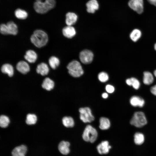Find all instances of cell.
I'll use <instances>...</instances> for the list:
<instances>
[{"mask_svg":"<svg viewBox=\"0 0 156 156\" xmlns=\"http://www.w3.org/2000/svg\"><path fill=\"white\" fill-rule=\"evenodd\" d=\"M98 78L101 82H105L108 80L109 76L105 72H101L99 74Z\"/></svg>","mask_w":156,"mask_h":156,"instance_id":"4dcf8cb0","label":"cell"},{"mask_svg":"<svg viewBox=\"0 0 156 156\" xmlns=\"http://www.w3.org/2000/svg\"><path fill=\"white\" fill-rule=\"evenodd\" d=\"M143 0H129L128 5L132 10L138 14H141L144 9Z\"/></svg>","mask_w":156,"mask_h":156,"instance_id":"52a82bcc","label":"cell"},{"mask_svg":"<svg viewBox=\"0 0 156 156\" xmlns=\"http://www.w3.org/2000/svg\"><path fill=\"white\" fill-rule=\"evenodd\" d=\"M0 32L3 35H8L7 26L6 24H1L0 26Z\"/></svg>","mask_w":156,"mask_h":156,"instance_id":"d6a6232c","label":"cell"},{"mask_svg":"<svg viewBox=\"0 0 156 156\" xmlns=\"http://www.w3.org/2000/svg\"><path fill=\"white\" fill-rule=\"evenodd\" d=\"M111 148L108 142L106 140L102 141L97 146V151L100 154H107Z\"/></svg>","mask_w":156,"mask_h":156,"instance_id":"30bf717a","label":"cell"},{"mask_svg":"<svg viewBox=\"0 0 156 156\" xmlns=\"http://www.w3.org/2000/svg\"><path fill=\"white\" fill-rule=\"evenodd\" d=\"M97 136L98 133L96 129L91 125H88L86 127L82 137L85 141L92 143L96 140Z\"/></svg>","mask_w":156,"mask_h":156,"instance_id":"5b68a950","label":"cell"},{"mask_svg":"<svg viewBox=\"0 0 156 156\" xmlns=\"http://www.w3.org/2000/svg\"><path fill=\"white\" fill-rule=\"evenodd\" d=\"M30 41L36 47L41 48L45 46L48 41V37L44 31L37 29L35 30L31 36Z\"/></svg>","mask_w":156,"mask_h":156,"instance_id":"6da1fadb","label":"cell"},{"mask_svg":"<svg viewBox=\"0 0 156 156\" xmlns=\"http://www.w3.org/2000/svg\"><path fill=\"white\" fill-rule=\"evenodd\" d=\"M36 71V73L42 76H45L48 73L49 69L47 64L44 62H42L37 66Z\"/></svg>","mask_w":156,"mask_h":156,"instance_id":"ac0fdd59","label":"cell"},{"mask_svg":"<svg viewBox=\"0 0 156 156\" xmlns=\"http://www.w3.org/2000/svg\"><path fill=\"white\" fill-rule=\"evenodd\" d=\"M150 91L153 94L156 96V85L151 87L150 89Z\"/></svg>","mask_w":156,"mask_h":156,"instance_id":"e575fe53","label":"cell"},{"mask_svg":"<svg viewBox=\"0 0 156 156\" xmlns=\"http://www.w3.org/2000/svg\"><path fill=\"white\" fill-rule=\"evenodd\" d=\"M99 122V127L101 130H107L109 128L110 123L108 118L104 117H101L100 119Z\"/></svg>","mask_w":156,"mask_h":156,"instance_id":"7402d4cb","label":"cell"},{"mask_svg":"<svg viewBox=\"0 0 156 156\" xmlns=\"http://www.w3.org/2000/svg\"><path fill=\"white\" fill-rule=\"evenodd\" d=\"M154 49L156 51V43L154 45Z\"/></svg>","mask_w":156,"mask_h":156,"instance_id":"f35d334b","label":"cell"},{"mask_svg":"<svg viewBox=\"0 0 156 156\" xmlns=\"http://www.w3.org/2000/svg\"><path fill=\"white\" fill-rule=\"evenodd\" d=\"M87 12L90 13H94L98 10L99 7L98 3L96 0H90L86 3Z\"/></svg>","mask_w":156,"mask_h":156,"instance_id":"7c38bea8","label":"cell"},{"mask_svg":"<svg viewBox=\"0 0 156 156\" xmlns=\"http://www.w3.org/2000/svg\"><path fill=\"white\" fill-rule=\"evenodd\" d=\"M65 22L68 26H72L77 22L78 17L76 14L74 12H68L66 15Z\"/></svg>","mask_w":156,"mask_h":156,"instance_id":"9a60e30c","label":"cell"},{"mask_svg":"<svg viewBox=\"0 0 156 156\" xmlns=\"http://www.w3.org/2000/svg\"><path fill=\"white\" fill-rule=\"evenodd\" d=\"M17 70L21 73L25 74L30 70V67L28 63L24 61L18 62L16 65Z\"/></svg>","mask_w":156,"mask_h":156,"instance_id":"8fae6325","label":"cell"},{"mask_svg":"<svg viewBox=\"0 0 156 156\" xmlns=\"http://www.w3.org/2000/svg\"><path fill=\"white\" fill-rule=\"evenodd\" d=\"M154 78L152 74L150 72L145 71L144 73L143 82L145 85H149L153 82Z\"/></svg>","mask_w":156,"mask_h":156,"instance_id":"603a6c76","label":"cell"},{"mask_svg":"<svg viewBox=\"0 0 156 156\" xmlns=\"http://www.w3.org/2000/svg\"><path fill=\"white\" fill-rule=\"evenodd\" d=\"M64 125L66 127H72L74 126V122L73 118L70 116H65L62 119Z\"/></svg>","mask_w":156,"mask_h":156,"instance_id":"484cf974","label":"cell"},{"mask_svg":"<svg viewBox=\"0 0 156 156\" xmlns=\"http://www.w3.org/2000/svg\"><path fill=\"white\" fill-rule=\"evenodd\" d=\"M63 35L68 38H71L76 33L75 28L72 26H68L64 27L62 30Z\"/></svg>","mask_w":156,"mask_h":156,"instance_id":"2e32d148","label":"cell"},{"mask_svg":"<svg viewBox=\"0 0 156 156\" xmlns=\"http://www.w3.org/2000/svg\"><path fill=\"white\" fill-rule=\"evenodd\" d=\"M54 86V83L53 80L49 77L45 78L43 80L42 86V88L48 91L52 89Z\"/></svg>","mask_w":156,"mask_h":156,"instance_id":"44dd1931","label":"cell"},{"mask_svg":"<svg viewBox=\"0 0 156 156\" xmlns=\"http://www.w3.org/2000/svg\"><path fill=\"white\" fill-rule=\"evenodd\" d=\"M141 32L138 29H133L130 35V37L131 39L133 42L137 41L141 37Z\"/></svg>","mask_w":156,"mask_h":156,"instance_id":"4316f807","label":"cell"},{"mask_svg":"<svg viewBox=\"0 0 156 156\" xmlns=\"http://www.w3.org/2000/svg\"><path fill=\"white\" fill-rule=\"evenodd\" d=\"M48 62L50 67L53 69L57 67L60 64L59 59L55 56H51L49 59Z\"/></svg>","mask_w":156,"mask_h":156,"instance_id":"d4e9b609","label":"cell"},{"mask_svg":"<svg viewBox=\"0 0 156 156\" xmlns=\"http://www.w3.org/2000/svg\"><path fill=\"white\" fill-rule=\"evenodd\" d=\"M102 96L104 99H106L108 97V94L106 93H103L102 94Z\"/></svg>","mask_w":156,"mask_h":156,"instance_id":"8d00e7d4","label":"cell"},{"mask_svg":"<svg viewBox=\"0 0 156 156\" xmlns=\"http://www.w3.org/2000/svg\"><path fill=\"white\" fill-rule=\"evenodd\" d=\"M105 90L107 92L112 93L114 92V88L112 86L108 84L106 86Z\"/></svg>","mask_w":156,"mask_h":156,"instance_id":"836d02e7","label":"cell"},{"mask_svg":"<svg viewBox=\"0 0 156 156\" xmlns=\"http://www.w3.org/2000/svg\"><path fill=\"white\" fill-rule=\"evenodd\" d=\"M37 58V55L36 52L31 49L27 51L24 56L25 59L30 63H34L36 61Z\"/></svg>","mask_w":156,"mask_h":156,"instance_id":"e0dca14e","label":"cell"},{"mask_svg":"<svg viewBox=\"0 0 156 156\" xmlns=\"http://www.w3.org/2000/svg\"><path fill=\"white\" fill-rule=\"evenodd\" d=\"M27 151V146L23 144L15 147L12 151V156H25Z\"/></svg>","mask_w":156,"mask_h":156,"instance_id":"9c48e42d","label":"cell"},{"mask_svg":"<svg viewBox=\"0 0 156 156\" xmlns=\"http://www.w3.org/2000/svg\"><path fill=\"white\" fill-rule=\"evenodd\" d=\"M36 1H41V0H36Z\"/></svg>","mask_w":156,"mask_h":156,"instance_id":"ab89813d","label":"cell"},{"mask_svg":"<svg viewBox=\"0 0 156 156\" xmlns=\"http://www.w3.org/2000/svg\"><path fill=\"white\" fill-rule=\"evenodd\" d=\"M80 118L84 122H90L94 120L90 109L88 107H82L79 109Z\"/></svg>","mask_w":156,"mask_h":156,"instance_id":"8992f818","label":"cell"},{"mask_svg":"<svg viewBox=\"0 0 156 156\" xmlns=\"http://www.w3.org/2000/svg\"><path fill=\"white\" fill-rule=\"evenodd\" d=\"M70 144L67 141H62L59 144L58 149L60 152L64 155H67L70 152L69 147Z\"/></svg>","mask_w":156,"mask_h":156,"instance_id":"4fadbf2b","label":"cell"},{"mask_svg":"<svg viewBox=\"0 0 156 156\" xmlns=\"http://www.w3.org/2000/svg\"><path fill=\"white\" fill-rule=\"evenodd\" d=\"M10 122L9 118L4 115H1L0 117V126L2 128L7 127Z\"/></svg>","mask_w":156,"mask_h":156,"instance_id":"f546056e","label":"cell"},{"mask_svg":"<svg viewBox=\"0 0 156 156\" xmlns=\"http://www.w3.org/2000/svg\"><path fill=\"white\" fill-rule=\"evenodd\" d=\"M154 74L155 76L156 77V70H155L154 71Z\"/></svg>","mask_w":156,"mask_h":156,"instance_id":"74e56055","label":"cell"},{"mask_svg":"<svg viewBox=\"0 0 156 156\" xmlns=\"http://www.w3.org/2000/svg\"><path fill=\"white\" fill-rule=\"evenodd\" d=\"M55 5V0H45L44 2L36 1L34 3V8L37 12L43 14L53 9Z\"/></svg>","mask_w":156,"mask_h":156,"instance_id":"7a4b0ae2","label":"cell"},{"mask_svg":"<svg viewBox=\"0 0 156 156\" xmlns=\"http://www.w3.org/2000/svg\"><path fill=\"white\" fill-rule=\"evenodd\" d=\"M131 86L135 90L138 89L140 86V83L139 81L134 77L131 78Z\"/></svg>","mask_w":156,"mask_h":156,"instance_id":"1f68e13d","label":"cell"},{"mask_svg":"<svg viewBox=\"0 0 156 156\" xmlns=\"http://www.w3.org/2000/svg\"><path fill=\"white\" fill-rule=\"evenodd\" d=\"M37 120V116L34 114H29L27 115L26 122L27 125L34 124L36 122Z\"/></svg>","mask_w":156,"mask_h":156,"instance_id":"f1b7e54d","label":"cell"},{"mask_svg":"<svg viewBox=\"0 0 156 156\" xmlns=\"http://www.w3.org/2000/svg\"><path fill=\"white\" fill-rule=\"evenodd\" d=\"M67 68L69 73L74 77H79L83 74V71L82 66L77 61L73 60L71 62L68 64Z\"/></svg>","mask_w":156,"mask_h":156,"instance_id":"3957f363","label":"cell"},{"mask_svg":"<svg viewBox=\"0 0 156 156\" xmlns=\"http://www.w3.org/2000/svg\"><path fill=\"white\" fill-rule=\"evenodd\" d=\"M147 1L151 4L156 7V0H147Z\"/></svg>","mask_w":156,"mask_h":156,"instance_id":"d590c367","label":"cell"},{"mask_svg":"<svg viewBox=\"0 0 156 156\" xmlns=\"http://www.w3.org/2000/svg\"><path fill=\"white\" fill-rule=\"evenodd\" d=\"M131 105L133 107H143L145 101L144 99L139 96H132L130 100Z\"/></svg>","mask_w":156,"mask_h":156,"instance_id":"5bb4252c","label":"cell"},{"mask_svg":"<svg viewBox=\"0 0 156 156\" xmlns=\"http://www.w3.org/2000/svg\"><path fill=\"white\" fill-rule=\"evenodd\" d=\"M8 34L15 35L18 33V27L13 22L10 21L6 24Z\"/></svg>","mask_w":156,"mask_h":156,"instance_id":"ffe728a7","label":"cell"},{"mask_svg":"<svg viewBox=\"0 0 156 156\" xmlns=\"http://www.w3.org/2000/svg\"><path fill=\"white\" fill-rule=\"evenodd\" d=\"M1 72L4 74H7L8 76L11 77L14 73V70L13 66L8 63L3 64L1 67Z\"/></svg>","mask_w":156,"mask_h":156,"instance_id":"d6986e66","label":"cell"},{"mask_svg":"<svg viewBox=\"0 0 156 156\" xmlns=\"http://www.w3.org/2000/svg\"><path fill=\"white\" fill-rule=\"evenodd\" d=\"M93 54L92 52L88 50L81 51L79 54V57L81 61L84 64H88L92 61Z\"/></svg>","mask_w":156,"mask_h":156,"instance_id":"ba28073f","label":"cell"},{"mask_svg":"<svg viewBox=\"0 0 156 156\" xmlns=\"http://www.w3.org/2000/svg\"><path fill=\"white\" fill-rule=\"evenodd\" d=\"M15 16L18 18L24 19L27 16V14L25 10L19 8L16 9L14 12Z\"/></svg>","mask_w":156,"mask_h":156,"instance_id":"83f0119b","label":"cell"},{"mask_svg":"<svg viewBox=\"0 0 156 156\" xmlns=\"http://www.w3.org/2000/svg\"><path fill=\"white\" fill-rule=\"evenodd\" d=\"M130 124L136 127L140 128L147 123V120L144 113L142 112H136L130 121Z\"/></svg>","mask_w":156,"mask_h":156,"instance_id":"277c9868","label":"cell"},{"mask_svg":"<svg viewBox=\"0 0 156 156\" xmlns=\"http://www.w3.org/2000/svg\"><path fill=\"white\" fill-rule=\"evenodd\" d=\"M134 140L135 143L137 145L142 144L144 141V135L140 132L136 133L134 136Z\"/></svg>","mask_w":156,"mask_h":156,"instance_id":"cb8c5ba5","label":"cell"}]
</instances>
